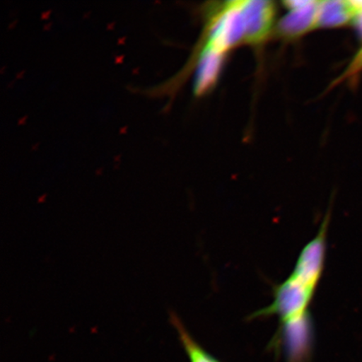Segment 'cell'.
<instances>
[{"mask_svg":"<svg viewBox=\"0 0 362 362\" xmlns=\"http://www.w3.org/2000/svg\"><path fill=\"white\" fill-rule=\"evenodd\" d=\"M332 210L325 214L316 236L303 248L291 274L274 288L273 302L251 316L279 317V328L271 345L284 353L286 362H310L313 352L310 307L324 272Z\"/></svg>","mask_w":362,"mask_h":362,"instance_id":"cell-1","label":"cell"},{"mask_svg":"<svg viewBox=\"0 0 362 362\" xmlns=\"http://www.w3.org/2000/svg\"><path fill=\"white\" fill-rule=\"evenodd\" d=\"M245 42L259 43L266 39L273 28L276 7L269 1H243Z\"/></svg>","mask_w":362,"mask_h":362,"instance_id":"cell-2","label":"cell"},{"mask_svg":"<svg viewBox=\"0 0 362 362\" xmlns=\"http://www.w3.org/2000/svg\"><path fill=\"white\" fill-rule=\"evenodd\" d=\"M291 12L280 23V30L288 37H296L316 28L320 2H287Z\"/></svg>","mask_w":362,"mask_h":362,"instance_id":"cell-3","label":"cell"},{"mask_svg":"<svg viewBox=\"0 0 362 362\" xmlns=\"http://www.w3.org/2000/svg\"><path fill=\"white\" fill-rule=\"evenodd\" d=\"M355 11L351 1L320 2L317 27H336L353 21Z\"/></svg>","mask_w":362,"mask_h":362,"instance_id":"cell-4","label":"cell"},{"mask_svg":"<svg viewBox=\"0 0 362 362\" xmlns=\"http://www.w3.org/2000/svg\"><path fill=\"white\" fill-rule=\"evenodd\" d=\"M223 57L219 54L202 52L194 84L196 94H203L214 85L221 70Z\"/></svg>","mask_w":362,"mask_h":362,"instance_id":"cell-5","label":"cell"},{"mask_svg":"<svg viewBox=\"0 0 362 362\" xmlns=\"http://www.w3.org/2000/svg\"><path fill=\"white\" fill-rule=\"evenodd\" d=\"M170 322L177 332L180 341L187 352L189 362H221L194 341L177 315L174 313L170 315Z\"/></svg>","mask_w":362,"mask_h":362,"instance_id":"cell-6","label":"cell"},{"mask_svg":"<svg viewBox=\"0 0 362 362\" xmlns=\"http://www.w3.org/2000/svg\"><path fill=\"white\" fill-rule=\"evenodd\" d=\"M361 71H362V48L357 52L354 59H353L345 74H343L342 79L348 78V76L356 75Z\"/></svg>","mask_w":362,"mask_h":362,"instance_id":"cell-7","label":"cell"}]
</instances>
